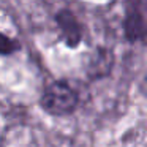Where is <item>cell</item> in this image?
I'll return each instance as SVG.
<instances>
[{
    "mask_svg": "<svg viewBox=\"0 0 147 147\" xmlns=\"http://www.w3.org/2000/svg\"><path fill=\"white\" fill-rule=\"evenodd\" d=\"M41 106L49 114L67 115L76 109L78 95L70 84L63 81H55L46 87L41 96Z\"/></svg>",
    "mask_w": 147,
    "mask_h": 147,
    "instance_id": "obj_1",
    "label": "cell"
},
{
    "mask_svg": "<svg viewBox=\"0 0 147 147\" xmlns=\"http://www.w3.org/2000/svg\"><path fill=\"white\" fill-rule=\"evenodd\" d=\"M123 30H125V36L130 41L144 40L147 36V21L142 10H141V5L138 2H133V0L128 2L127 14H125V21H123Z\"/></svg>",
    "mask_w": 147,
    "mask_h": 147,
    "instance_id": "obj_2",
    "label": "cell"
},
{
    "mask_svg": "<svg viewBox=\"0 0 147 147\" xmlns=\"http://www.w3.org/2000/svg\"><path fill=\"white\" fill-rule=\"evenodd\" d=\"M57 26L62 32L63 41L70 48H74L81 43L82 38V27L78 22L76 16L71 11H60L57 14Z\"/></svg>",
    "mask_w": 147,
    "mask_h": 147,
    "instance_id": "obj_3",
    "label": "cell"
},
{
    "mask_svg": "<svg viewBox=\"0 0 147 147\" xmlns=\"http://www.w3.org/2000/svg\"><path fill=\"white\" fill-rule=\"evenodd\" d=\"M112 67V55L106 49H98L95 54L90 57L89 67H87V73L92 78H100L109 73Z\"/></svg>",
    "mask_w": 147,
    "mask_h": 147,
    "instance_id": "obj_4",
    "label": "cell"
}]
</instances>
